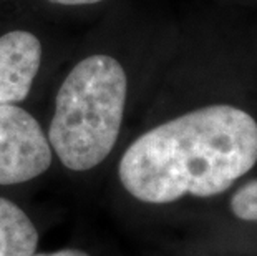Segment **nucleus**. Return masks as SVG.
<instances>
[{
	"label": "nucleus",
	"mask_w": 257,
	"mask_h": 256,
	"mask_svg": "<svg viewBox=\"0 0 257 256\" xmlns=\"http://www.w3.org/2000/svg\"><path fill=\"white\" fill-rule=\"evenodd\" d=\"M128 95L123 65L105 53L78 62L60 85L48 141L63 166L88 172L116 145Z\"/></svg>",
	"instance_id": "2"
},
{
	"label": "nucleus",
	"mask_w": 257,
	"mask_h": 256,
	"mask_svg": "<svg viewBox=\"0 0 257 256\" xmlns=\"http://www.w3.org/2000/svg\"><path fill=\"white\" fill-rule=\"evenodd\" d=\"M42 62V43L25 30L0 37V105L24 102Z\"/></svg>",
	"instance_id": "4"
},
{
	"label": "nucleus",
	"mask_w": 257,
	"mask_h": 256,
	"mask_svg": "<svg viewBox=\"0 0 257 256\" xmlns=\"http://www.w3.org/2000/svg\"><path fill=\"white\" fill-rule=\"evenodd\" d=\"M50 2L57 5H91L103 2V0H50Z\"/></svg>",
	"instance_id": "8"
},
{
	"label": "nucleus",
	"mask_w": 257,
	"mask_h": 256,
	"mask_svg": "<svg viewBox=\"0 0 257 256\" xmlns=\"http://www.w3.org/2000/svg\"><path fill=\"white\" fill-rule=\"evenodd\" d=\"M32 256H90L83 249H73V248H67V249H58V251H52V253H35Z\"/></svg>",
	"instance_id": "7"
},
{
	"label": "nucleus",
	"mask_w": 257,
	"mask_h": 256,
	"mask_svg": "<svg viewBox=\"0 0 257 256\" xmlns=\"http://www.w3.org/2000/svg\"><path fill=\"white\" fill-rule=\"evenodd\" d=\"M50 165V141L34 115L17 105H0V185L30 182Z\"/></svg>",
	"instance_id": "3"
},
{
	"label": "nucleus",
	"mask_w": 257,
	"mask_h": 256,
	"mask_svg": "<svg viewBox=\"0 0 257 256\" xmlns=\"http://www.w3.org/2000/svg\"><path fill=\"white\" fill-rule=\"evenodd\" d=\"M257 165V118L232 103H211L140 135L118 177L136 200L166 205L217 197Z\"/></svg>",
	"instance_id": "1"
},
{
	"label": "nucleus",
	"mask_w": 257,
	"mask_h": 256,
	"mask_svg": "<svg viewBox=\"0 0 257 256\" xmlns=\"http://www.w3.org/2000/svg\"><path fill=\"white\" fill-rule=\"evenodd\" d=\"M231 211L244 221H257V178L244 183L231 198Z\"/></svg>",
	"instance_id": "6"
},
{
	"label": "nucleus",
	"mask_w": 257,
	"mask_h": 256,
	"mask_svg": "<svg viewBox=\"0 0 257 256\" xmlns=\"http://www.w3.org/2000/svg\"><path fill=\"white\" fill-rule=\"evenodd\" d=\"M37 246L34 221L19 205L0 197V256H32Z\"/></svg>",
	"instance_id": "5"
}]
</instances>
